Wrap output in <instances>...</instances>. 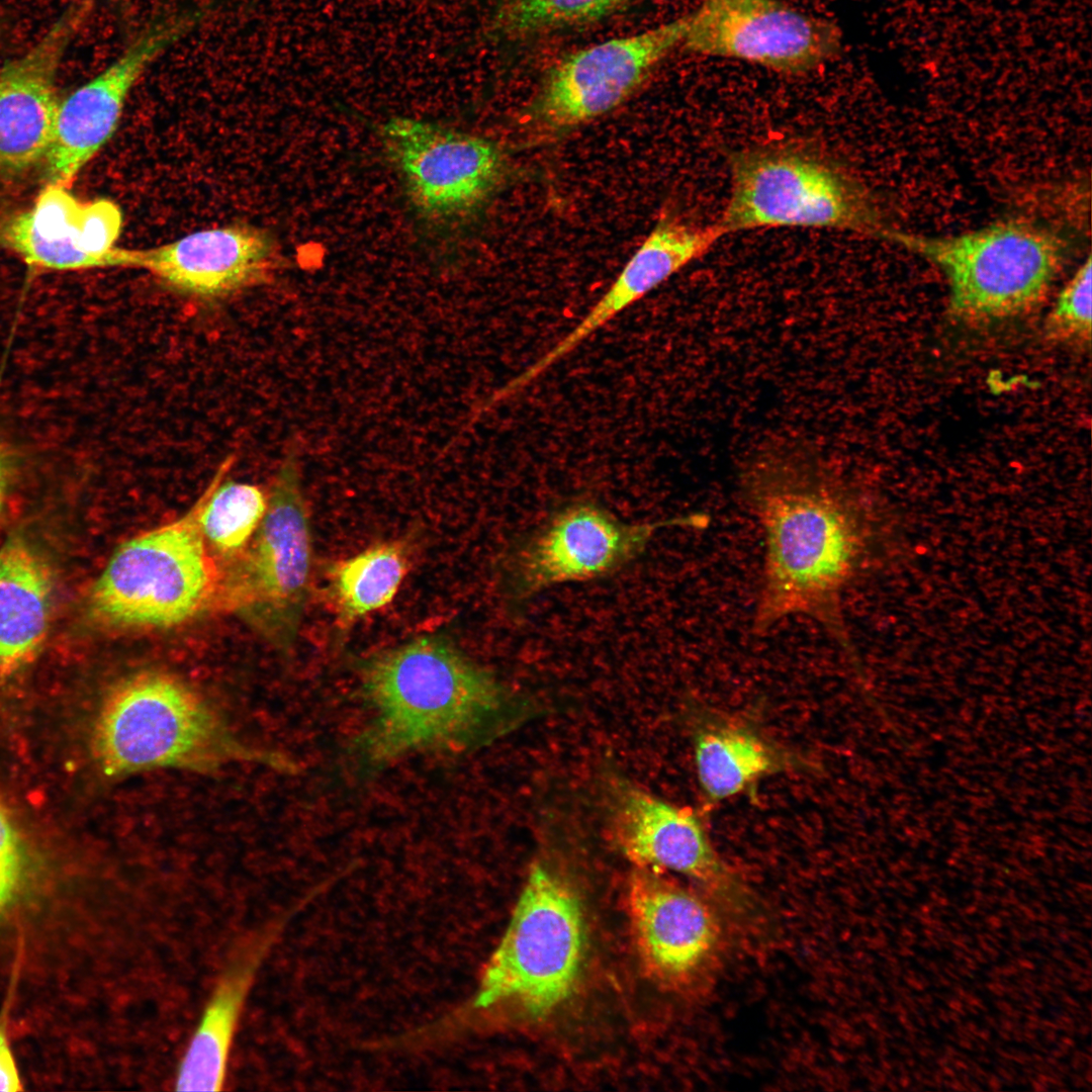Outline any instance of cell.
I'll list each match as a JSON object with an SVG mask.
<instances>
[{
    "mask_svg": "<svg viewBox=\"0 0 1092 1092\" xmlns=\"http://www.w3.org/2000/svg\"><path fill=\"white\" fill-rule=\"evenodd\" d=\"M744 491L765 545L754 630L806 616L850 651L841 602L867 547L859 504L841 480L791 458L753 465Z\"/></svg>",
    "mask_w": 1092,
    "mask_h": 1092,
    "instance_id": "cell-1",
    "label": "cell"
},
{
    "mask_svg": "<svg viewBox=\"0 0 1092 1092\" xmlns=\"http://www.w3.org/2000/svg\"><path fill=\"white\" fill-rule=\"evenodd\" d=\"M361 671L374 710L357 744L364 766L417 751L468 749L503 730L513 706L490 672L440 636L384 650Z\"/></svg>",
    "mask_w": 1092,
    "mask_h": 1092,
    "instance_id": "cell-2",
    "label": "cell"
},
{
    "mask_svg": "<svg viewBox=\"0 0 1092 1092\" xmlns=\"http://www.w3.org/2000/svg\"><path fill=\"white\" fill-rule=\"evenodd\" d=\"M95 747L101 767L111 777L268 760L242 744L186 684L150 670L128 675L111 691L97 721Z\"/></svg>",
    "mask_w": 1092,
    "mask_h": 1092,
    "instance_id": "cell-3",
    "label": "cell"
},
{
    "mask_svg": "<svg viewBox=\"0 0 1092 1092\" xmlns=\"http://www.w3.org/2000/svg\"><path fill=\"white\" fill-rule=\"evenodd\" d=\"M730 195L716 221L723 233L759 228H827L882 238L887 228L864 184L807 146L775 143L730 158Z\"/></svg>",
    "mask_w": 1092,
    "mask_h": 1092,
    "instance_id": "cell-4",
    "label": "cell"
},
{
    "mask_svg": "<svg viewBox=\"0 0 1092 1092\" xmlns=\"http://www.w3.org/2000/svg\"><path fill=\"white\" fill-rule=\"evenodd\" d=\"M883 239L936 265L948 281L950 311L970 323L998 322L1032 310L1048 294L1067 251L1060 235L1023 218L946 237L888 229Z\"/></svg>",
    "mask_w": 1092,
    "mask_h": 1092,
    "instance_id": "cell-5",
    "label": "cell"
},
{
    "mask_svg": "<svg viewBox=\"0 0 1092 1092\" xmlns=\"http://www.w3.org/2000/svg\"><path fill=\"white\" fill-rule=\"evenodd\" d=\"M584 948L583 915L575 893L551 869L535 864L489 962L479 1003L529 1019L549 1015L573 993Z\"/></svg>",
    "mask_w": 1092,
    "mask_h": 1092,
    "instance_id": "cell-6",
    "label": "cell"
},
{
    "mask_svg": "<svg viewBox=\"0 0 1092 1092\" xmlns=\"http://www.w3.org/2000/svg\"><path fill=\"white\" fill-rule=\"evenodd\" d=\"M200 498L180 519L122 543L88 597L90 616L111 628H168L193 617L214 585L198 524Z\"/></svg>",
    "mask_w": 1092,
    "mask_h": 1092,
    "instance_id": "cell-7",
    "label": "cell"
},
{
    "mask_svg": "<svg viewBox=\"0 0 1092 1092\" xmlns=\"http://www.w3.org/2000/svg\"><path fill=\"white\" fill-rule=\"evenodd\" d=\"M703 514L651 522H626L603 506L578 500L555 512L510 555L507 589L517 601L554 585L613 574L637 558L657 532L704 528Z\"/></svg>",
    "mask_w": 1092,
    "mask_h": 1092,
    "instance_id": "cell-8",
    "label": "cell"
},
{
    "mask_svg": "<svg viewBox=\"0 0 1092 1092\" xmlns=\"http://www.w3.org/2000/svg\"><path fill=\"white\" fill-rule=\"evenodd\" d=\"M255 534L241 574L229 592L230 602L275 643L288 646L306 604L312 552L298 462L293 455L275 476Z\"/></svg>",
    "mask_w": 1092,
    "mask_h": 1092,
    "instance_id": "cell-9",
    "label": "cell"
},
{
    "mask_svg": "<svg viewBox=\"0 0 1092 1092\" xmlns=\"http://www.w3.org/2000/svg\"><path fill=\"white\" fill-rule=\"evenodd\" d=\"M381 136L414 207L433 222L470 216L505 175L502 150L483 136L406 117L388 120Z\"/></svg>",
    "mask_w": 1092,
    "mask_h": 1092,
    "instance_id": "cell-10",
    "label": "cell"
},
{
    "mask_svg": "<svg viewBox=\"0 0 1092 1092\" xmlns=\"http://www.w3.org/2000/svg\"><path fill=\"white\" fill-rule=\"evenodd\" d=\"M206 16L203 7L154 16L105 69L60 102L44 160L49 183L69 188L114 133L126 98L144 72Z\"/></svg>",
    "mask_w": 1092,
    "mask_h": 1092,
    "instance_id": "cell-11",
    "label": "cell"
},
{
    "mask_svg": "<svg viewBox=\"0 0 1092 1092\" xmlns=\"http://www.w3.org/2000/svg\"><path fill=\"white\" fill-rule=\"evenodd\" d=\"M681 47L798 75L837 57L842 40L832 21L782 0H702L687 14Z\"/></svg>",
    "mask_w": 1092,
    "mask_h": 1092,
    "instance_id": "cell-12",
    "label": "cell"
},
{
    "mask_svg": "<svg viewBox=\"0 0 1092 1092\" xmlns=\"http://www.w3.org/2000/svg\"><path fill=\"white\" fill-rule=\"evenodd\" d=\"M686 27L687 15L565 57L545 77L533 119L545 129L563 130L616 108L681 46Z\"/></svg>",
    "mask_w": 1092,
    "mask_h": 1092,
    "instance_id": "cell-13",
    "label": "cell"
},
{
    "mask_svg": "<svg viewBox=\"0 0 1092 1092\" xmlns=\"http://www.w3.org/2000/svg\"><path fill=\"white\" fill-rule=\"evenodd\" d=\"M717 904L640 869L628 888V908L635 943L647 972L671 990L705 984L715 973L724 945Z\"/></svg>",
    "mask_w": 1092,
    "mask_h": 1092,
    "instance_id": "cell-14",
    "label": "cell"
},
{
    "mask_svg": "<svg viewBox=\"0 0 1092 1092\" xmlns=\"http://www.w3.org/2000/svg\"><path fill=\"white\" fill-rule=\"evenodd\" d=\"M609 812L615 840L640 869L666 870L697 882L717 904L741 910L740 883L720 858L689 807L666 802L626 781L611 784Z\"/></svg>",
    "mask_w": 1092,
    "mask_h": 1092,
    "instance_id": "cell-15",
    "label": "cell"
},
{
    "mask_svg": "<svg viewBox=\"0 0 1092 1092\" xmlns=\"http://www.w3.org/2000/svg\"><path fill=\"white\" fill-rule=\"evenodd\" d=\"M92 0H76L32 48L0 69V172L19 175L44 162L60 101L56 80Z\"/></svg>",
    "mask_w": 1092,
    "mask_h": 1092,
    "instance_id": "cell-16",
    "label": "cell"
},
{
    "mask_svg": "<svg viewBox=\"0 0 1092 1092\" xmlns=\"http://www.w3.org/2000/svg\"><path fill=\"white\" fill-rule=\"evenodd\" d=\"M122 221L113 201L84 202L68 188L48 183L30 209L1 223L0 244L41 269L126 266V249L114 247Z\"/></svg>",
    "mask_w": 1092,
    "mask_h": 1092,
    "instance_id": "cell-17",
    "label": "cell"
},
{
    "mask_svg": "<svg viewBox=\"0 0 1092 1092\" xmlns=\"http://www.w3.org/2000/svg\"><path fill=\"white\" fill-rule=\"evenodd\" d=\"M127 266L150 271L181 293L219 298L264 281L275 266V245L261 229L226 225L127 250Z\"/></svg>",
    "mask_w": 1092,
    "mask_h": 1092,
    "instance_id": "cell-18",
    "label": "cell"
},
{
    "mask_svg": "<svg viewBox=\"0 0 1092 1092\" xmlns=\"http://www.w3.org/2000/svg\"><path fill=\"white\" fill-rule=\"evenodd\" d=\"M724 235L717 222L702 225L679 217H662L602 297L573 329L510 380V389L520 392L618 313L704 256Z\"/></svg>",
    "mask_w": 1092,
    "mask_h": 1092,
    "instance_id": "cell-19",
    "label": "cell"
},
{
    "mask_svg": "<svg viewBox=\"0 0 1092 1092\" xmlns=\"http://www.w3.org/2000/svg\"><path fill=\"white\" fill-rule=\"evenodd\" d=\"M274 933V928L254 933L219 974L176 1067V1090L223 1088L241 1017Z\"/></svg>",
    "mask_w": 1092,
    "mask_h": 1092,
    "instance_id": "cell-20",
    "label": "cell"
},
{
    "mask_svg": "<svg viewBox=\"0 0 1092 1092\" xmlns=\"http://www.w3.org/2000/svg\"><path fill=\"white\" fill-rule=\"evenodd\" d=\"M52 579L32 546L20 537L0 548V675L37 654L48 633Z\"/></svg>",
    "mask_w": 1092,
    "mask_h": 1092,
    "instance_id": "cell-21",
    "label": "cell"
},
{
    "mask_svg": "<svg viewBox=\"0 0 1092 1092\" xmlns=\"http://www.w3.org/2000/svg\"><path fill=\"white\" fill-rule=\"evenodd\" d=\"M695 761L700 786L712 801L731 798L781 766L779 753L765 739L729 723L697 731Z\"/></svg>",
    "mask_w": 1092,
    "mask_h": 1092,
    "instance_id": "cell-22",
    "label": "cell"
},
{
    "mask_svg": "<svg viewBox=\"0 0 1092 1092\" xmlns=\"http://www.w3.org/2000/svg\"><path fill=\"white\" fill-rule=\"evenodd\" d=\"M410 568L404 542L391 541L370 548L334 565L330 597L341 628L389 604Z\"/></svg>",
    "mask_w": 1092,
    "mask_h": 1092,
    "instance_id": "cell-23",
    "label": "cell"
},
{
    "mask_svg": "<svg viewBox=\"0 0 1092 1092\" xmlns=\"http://www.w3.org/2000/svg\"><path fill=\"white\" fill-rule=\"evenodd\" d=\"M230 463L228 460L219 468L201 495L198 513L204 539L222 552L242 548L257 531L267 510V496L259 486L221 481Z\"/></svg>",
    "mask_w": 1092,
    "mask_h": 1092,
    "instance_id": "cell-24",
    "label": "cell"
},
{
    "mask_svg": "<svg viewBox=\"0 0 1092 1092\" xmlns=\"http://www.w3.org/2000/svg\"><path fill=\"white\" fill-rule=\"evenodd\" d=\"M630 1L503 0L494 23L504 35L528 37L599 20Z\"/></svg>",
    "mask_w": 1092,
    "mask_h": 1092,
    "instance_id": "cell-25",
    "label": "cell"
},
{
    "mask_svg": "<svg viewBox=\"0 0 1092 1092\" xmlns=\"http://www.w3.org/2000/svg\"><path fill=\"white\" fill-rule=\"evenodd\" d=\"M1091 257L1061 290L1049 313L1044 331L1052 341L1089 343L1091 339Z\"/></svg>",
    "mask_w": 1092,
    "mask_h": 1092,
    "instance_id": "cell-26",
    "label": "cell"
},
{
    "mask_svg": "<svg viewBox=\"0 0 1092 1092\" xmlns=\"http://www.w3.org/2000/svg\"><path fill=\"white\" fill-rule=\"evenodd\" d=\"M25 860L21 836L0 803V913L14 899L20 886Z\"/></svg>",
    "mask_w": 1092,
    "mask_h": 1092,
    "instance_id": "cell-27",
    "label": "cell"
},
{
    "mask_svg": "<svg viewBox=\"0 0 1092 1092\" xmlns=\"http://www.w3.org/2000/svg\"><path fill=\"white\" fill-rule=\"evenodd\" d=\"M23 1089L18 1068L13 1056L5 1022H0V1091H21Z\"/></svg>",
    "mask_w": 1092,
    "mask_h": 1092,
    "instance_id": "cell-28",
    "label": "cell"
},
{
    "mask_svg": "<svg viewBox=\"0 0 1092 1092\" xmlns=\"http://www.w3.org/2000/svg\"><path fill=\"white\" fill-rule=\"evenodd\" d=\"M5 487H6L5 462H4L2 452L0 450V511H1V508H2V505H3V502H4Z\"/></svg>",
    "mask_w": 1092,
    "mask_h": 1092,
    "instance_id": "cell-29",
    "label": "cell"
}]
</instances>
